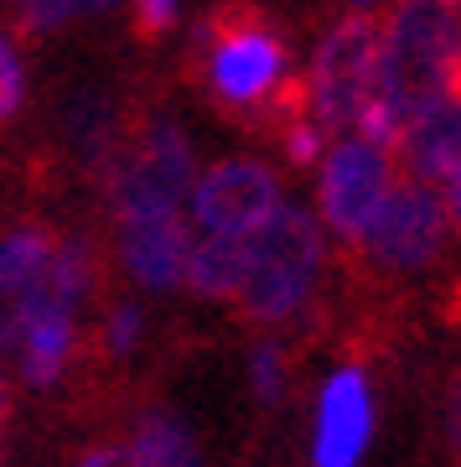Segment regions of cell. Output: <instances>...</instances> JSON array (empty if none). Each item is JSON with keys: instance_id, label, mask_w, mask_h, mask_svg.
<instances>
[{"instance_id": "2", "label": "cell", "mask_w": 461, "mask_h": 467, "mask_svg": "<svg viewBox=\"0 0 461 467\" xmlns=\"http://www.w3.org/2000/svg\"><path fill=\"white\" fill-rule=\"evenodd\" d=\"M198 57H208V84L213 99L239 109V115H264L270 94L291 78V52L275 21L249 0H229L198 21L192 32Z\"/></svg>"}, {"instance_id": "11", "label": "cell", "mask_w": 461, "mask_h": 467, "mask_svg": "<svg viewBox=\"0 0 461 467\" xmlns=\"http://www.w3.org/2000/svg\"><path fill=\"white\" fill-rule=\"evenodd\" d=\"M368 431H374V405H368L363 368L332 374L316 410V467H358Z\"/></svg>"}, {"instance_id": "23", "label": "cell", "mask_w": 461, "mask_h": 467, "mask_svg": "<svg viewBox=\"0 0 461 467\" xmlns=\"http://www.w3.org/2000/svg\"><path fill=\"white\" fill-rule=\"evenodd\" d=\"M446 447H451V462L461 467V374L451 379V395H446Z\"/></svg>"}, {"instance_id": "22", "label": "cell", "mask_w": 461, "mask_h": 467, "mask_svg": "<svg viewBox=\"0 0 461 467\" xmlns=\"http://www.w3.org/2000/svg\"><path fill=\"white\" fill-rule=\"evenodd\" d=\"M78 467H140V457L130 451V441H94L78 457Z\"/></svg>"}, {"instance_id": "14", "label": "cell", "mask_w": 461, "mask_h": 467, "mask_svg": "<svg viewBox=\"0 0 461 467\" xmlns=\"http://www.w3.org/2000/svg\"><path fill=\"white\" fill-rule=\"evenodd\" d=\"M73 353H78V322L73 317H42V322H32L26 327V337H21V348H16V358H21V379L26 384H57L63 379V368L73 364Z\"/></svg>"}, {"instance_id": "10", "label": "cell", "mask_w": 461, "mask_h": 467, "mask_svg": "<svg viewBox=\"0 0 461 467\" xmlns=\"http://www.w3.org/2000/svg\"><path fill=\"white\" fill-rule=\"evenodd\" d=\"M187 250H192V234H187V218L181 213L125 218V223H115L119 265H125L130 281L146 285V291H171V285H181Z\"/></svg>"}, {"instance_id": "6", "label": "cell", "mask_w": 461, "mask_h": 467, "mask_svg": "<svg viewBox=\"0 0 461 467\" xmlns=\"http://www.w3.org/2000/svg\"><path fill=\"white\" fill-rule=\"evenodd\" d=\"M446 239H451V223H446L441 192L415 177H399L389 182L379 213L368 218L358 250L379 270H425L441 260Z\"/></svg>"}, {"instance_id": "27", "label": "cell", "mask_w": 461, "mask_h": 467, "mask_svg": "<svg viewBox=\"0 0 461 467\" xmlns=\"http://www.w3.org/2000/svg\"><path fill=\"white\" fill-rule=\"evenodd\" d=\"M353 5H374V0H353Z\"/></svg>"}, {"instance_id": "1", "label": "cell", "mask_w": 461, "mask_h": 467, "mask_svg": "<svg viewBox=\"0 0 461 467\" xmlns=\"http://www.w3.org/2000/svg\"><path fill=\"white\" fill-rule=\"evenodd\" d=\"M379 94L405 125L461 99V0H399L384 21Z\"/></svg>"}, {"instance_id": "24", "label": "cell", "mask_w": 461, "mask_h": 467, "mask_svg": "<svg viewBox=\"0 0 461 467\" xmlns=\"http://www.w3.org/2000/svg\"><path fill=\"white\" fill-rule=\"evenodd\" d=\"M441 208H446V223L461 234V182H451V187H441Z\"/></svg>"}, {"instance_id": "25", "label": "cell", "mask_w": 461, "mask_h": 467, "mask_svg": "<svg viewBox=\"0 0 461 467\" xmlns=\"http://www.w3.org/2000/svg\"><path fill=\"white\" fill-rule=\"evenodd\" d=\"M115 0H78V11H109Z\"/></svg>"}, {"instance_id": "13", "label": "cell", "mask_w": 461, "mask_h": 467, "mask_svg": "<svg viewBox=\"0 0 461 467\" xmlns=\"http://www.w3.org/2000/svg\"><path fill=\"white\" fill-rule=\"evenodd\" d=\"M249 265V239H233V234H202L187 250V270H181V285H192L198 296L213 301H233L239 296V281H244Z\"/></svg>"}, {"instance_id": "18", "label": "cell", "mask_w": 461, "mask_h": 467, "mask_svg": "<svg viewBox=\"0 0 461 467\" xmlns=\"http://www.w3.org/2000/svg\"><path fill=\"white\" fill-rule=\"evenodd\" d=\"M73 11H78V0H21V32L47 36V32H57Z\"/></svg>"}, {"instance_id": "16", "label": "cell", "mask_w": 461, "mask_h": 467, "mask_svg": "<svg viewBox=\"0 0 461 467\" xmlns=\"http://www.w3.org/2000/svg\"><path fill=\"white\" fill-rule=\"evenodd\" d=\"M249 379H254V395L264 405H281L285 400V379H291V368H285V353L260 343V348L249 353Z\"/></svg>"}, {"instance_id": "7", "label": "cell", "mask_w": 461, "mask_h": 467, "mask_svg": "<svg viewBox=\"0 0 461 467\" xmlns=\"http://www.w3.org/2000/svg\"><path fill=\"white\" fill-rule=\"evenodd\" d=\"M52 239L47 229H11L0 239V358H16L26 327L57 312L52 296ZM67 317V312H57Z\"/></svg>"}, {"instance_id": "5", "label": "cell", "mask_w": 461, "mask_h": 467, "mask_svg": "<svg viewBox=\"0 0 461 467\" xmlns=\"http://www.w3.org/2000/svg\"><path fill=\"white\" fill-rule=\"evenodd\" d=\"M379 52H384V21L368 11H353L322 36L312 63V109L316 130H353L363 104L379 94Z\"/></svg>"}, {"instance_id": "19", "label": "cell", "mask_w": 461, "mask_h": 467, "mask_svg": "<svg viewBox=\"0 0 461 467\" xmlns=\"http://www.w3.org/2000/svg\"><path fill=\"white\" fill-rule=\"evenodd\" d=\"M135 337H140V312H135L130 301L109 306V322H104V353H109V358H125V353L135 348Z\"/></svg>"}, {"instance_id": "20", "label": "cell", "mask_w": 461, "mask_h": 467, "mask_svg": "<svg viewBox=\"0 0 461 467\" xmlns=\"http://www.w3.org/2000/svg\"><path fill=\"white\" fill-rule=\"evenodd\" d=\"M177 21V0H130V26L140 42L166 36V26Z\"/></svg>"}, {"instance_id": "3", "label": "cell", "mask_w": 461, "mask_h": 467, "mask_svg": "<svg viewBox=\"0 0 461 467\" xmlns=\"http://www.w3.org/2000/svg\"><path fill=\"white\" fill-rule=\"evenodd\" d=\"M322 260H327V244H322L316 218L296 202H281L264 218V229L249 239V265L233 296L239 317L264 322V327L301 317L322 281Z\"/></svg>"}, {"instance_id": "4", "label": "cell", "mask_w": 461, "mask_h": 467, "mask_svg": "<svg viewBox=\"0 0 461 467\" xmlns=\"http://www.w3.org/2000/svg\"><path fill=\"white\" fill-rule=\"evenodd\" d=\"M192 182H198L192 146H187V135L161 115H150L146 125H135V130L119 140V150L109 156V171H104V192H109L115 223H125V218L181 213Z\"/></svg>"}, {"instance_id": "17", "label": "cell", "mask_w": 461, "mask_h": 467, "mask_svg": "<svg viewBox=\"0 0 461 467\" xmlns=\"http://www.w3.org/2000/svg\"><path fill=\"white\" fill-rule=\"evenodd\" d=\"M21 99H26V73H21V57L16 47L0 36V125L21 109Z\"/></svg>"}, {"instance_id": "9", "label": "cell", "mask_w": 461, "mask_h": 467, "mask_svg": "<svg viewBox=\"0 0 461 467\" xmlns=\"http://www.w3.org/2000/svg\"><path fill=\"white\" fill-rule=\"evenodd\" d=\"M389 182H394L389 150L363 146V140H337L327 150V161H322V218L343 244H363V229L379 213Z\"/></svg>"}, {"instance_id": "21", "label": "cell", "mask_w": 461, "mask_h": 467, "mask_svg": "<svg viewBox=\"0 0 461 467\" xmlns=\"http://www.w3.org/2000/svg\"><path fill=\"white\" fill-rule=\"evenodd\" d=\"M281 146H285V156H291L296 167H312V161H322V130H316V125H306V119L285 125V130H281Z\"/></svg>"}, {"instance_id": "26", "label": "cell", "mask_w": 461, "mask_h": 467, "mask_svg": "<svg viewBox=\"0 0 461 467\" xmlns=\"http://www.w3.org/2000/svg\"><path fill=\"white\" fill-rule=\"evenodd\" d=\"M5 410H11V395H5V379H0V420H5Z\"/></svg>"}, {"instance_id": "12", "label": "cell", "mask_w": 461, "mask_h": 467, "mask_svg": "<svg viewBox=\"0 0 461 467\" xmlns=\"http://www.w3.org/2000/svg\"><path fill=\"white\" fill-rule=\"evenodd\" d=\"M394 150H399V161L410 167L415 182H425V187L461 182V99L415 115L399 130Z\"/></svg>"}, {"instance_id": "15", "label": "cell", "mask_w": 461, "mask_h": 467, "mask_svg": "<svg viewBox=\"0 0 461 467\" xmlns=\"http://www.w3.org/2000/svg\"><path fill=\"white\" fill-rule=\"evenodd\" d=\"M130 451L140 457V467H202L187 426L177 416H166V410H146V416L135 420Z\"/></svg>"}, {"instance_id": "8", "label": "cell", "mask_w": 461, "mask_h": 467, "mask_svg": "<svg viewBox=\"0 0 461 467\" xmlns=\"http://www.w3.org/2000/svg\"><path fill=\"white\" fill-rule=\"evenodd\" d=\"M192 218L202 234H233V239H254L264 229V218L281 208V182L275 171L254 161V156H229L208 167L187 192Z\"/></svg>"}]
</instances>
